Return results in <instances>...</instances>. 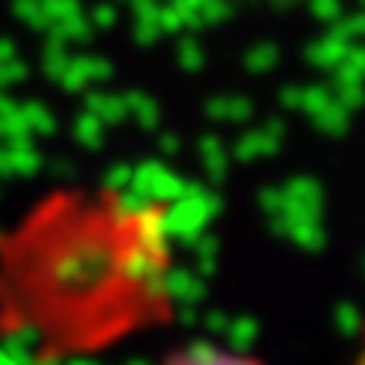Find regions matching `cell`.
<instances>
[{
  "mask_svg": "<svg viewBox=\"0 0 365 365\" xmlns=\"http://www.w3.org/2000/svg\"><path fill=\"white\" fill-rule=\"evenodd\" d=\"M105 196V210L41 220L0 287L4 335L27 341L38 362L115 355L176 314L180 267L163 203L132 217Z\"/></svg>",
  "mask_w": 365,
  "mask_h": 365,
  "instance_id": "1",
  "label": "cell"
},
{
  "mask_svg": "<svg viewBox=\"0 0 365 365\" xmlns=\"http://www.w3.org/2000/svg\"><path fill=\"white\" fill-rule=\"evenodd\" d=\"M159 365H271L264 362L261 355L244 352V349H230L220 341H186L176 345L173 352L159 359Z\"/></svg>",
  "mask_w": 365,
  "mask_h": 365,
  "instance_id": "2",
  "label": "cell"
},
{
  "mask_svg": "<svg viewBox=\"0 0 365 365\" xmlns=\"http://www.w3.org/2000/svg\"><path fill=\"white\" fill-rule=\"evenodd\" d=\"M132 186L149 196L153 203H173L176 196H182L190 190L176 173H170L166 166H156V163H145L139 170H132Z\"/></svg>",
  "mask_w": 365,
  "mask_h": 365,
  "instance_id": "3",
  "label": "cell"
},
{
  "mask_svg": "<svg viewBox=\"0 0 365 365\" xmlns=\"http://www.w3.org/2000/svg\"><path fill=\"white\" fill-rule=\"evenodd\" d=\"M281 135H284V122H281V118H274V122H267L264 129L244 132V135L237 139L234 153H237L240 159H254V156H267V153H277V145H281Z\"/></svg>",
  "mask_w": 365,
  "mask_h": 365,
  "instance_id": "4",
  "label": "cell"
},
{
  "mask_svg": "<svg viewBox=\"0 0 365 365\" xmlns=\"http://www.w3.org/2000/svg\"><path fill=\"white\" fill-rule=\"evenodd\" d=\"M112 78V65L108 61H102V58H81V61H71V65L65 68V85L71 91L78 88H88L91 81H105Z\"/></svg>",
  "mask_w": 365,
  "mask_h": 365,
  "instance_id": "5",
  "label": "cell"
},
{
  "mask_svg": "<svg viewBox=\"0 0 365 365\" xmlns=\"http://www.w3.org/2000/svg\"><path fill=\"white\" fill-rule=\"evenodd\" d=\"M345 51H349V44H345V41L335 38V34H325V38L312 41V44L304 48V58H308V65L322 68V71H335V68L341 65Z\"/></svg>",
  "mask_w": 365,
  "mask_h": 365,
  "instance_id": "6",
  "label": "cell"
},
{
  "mask_svg": "<svg viewBox=\"0 0 365 365\" xmlns=\"http://www.w3.org/2000/svg\"><path fill=\"white\" fill-rule=\"evenodd\" d=\"M125 98V115L135 118V125H143L145 132H156L159 122H163V108L153 95H145V91H125L122 95Z\"/></svg>",
  "mask_w": 365,
  "mask_h": 365,
  "instance_id": "7",
  "label": "cell"
},
{
  "mask_svg": "<svg viewBox=\"0 0 365 365\" xmlns=\"http://www.w3.org/2000/svg\"><path fill=\"white\" fill-rule=\"evenodd\" d=\"M207 115L217 122H247L254 115V105L244 95H217L207 102Z\"/></svg>",
  "mask_w": 365,
  "mask_h": 365,
  "instance_id": "8",
  "label": "cell"
},
{
  "mask_svg": "<svg viewBox=\"0 0 365 365\" xmlns=\"http://www.w3.org/2000/svg\"><path fill=\"white\" fill-rule=\"evenodd\" d=\"M312 122L322 135H345V132H349V122H352V112H349L341 102H335V95H331V98L312 115Z\"/></svg>",
  "mask_w": 365,
  "mask_h": 365,
  "instance_id": "9",
  "label": "cell"
},
{
  "mask_svg": "<svg viewBox=\"0 0 365 365\" xmlns=\"http://www.w3.org/2000/svg\"><path fill=\"white\" fill-rule=\"evenodd\" d=\"M88 112L95 118H102L105 125H118L125 122V98L122 95H112V91H91L88 95Z\"/></svg>",
  "mask_w": 365,
  "mask_h": 365,
  "instance_id": "10",
  "label": "cell"
},
{
  "mask_svg": "<svg viewBox=\"0 0 365 365\" xmlns=\"http://www.w3.org/2000/svg\"><path fill=\"white\" fill-rule=\"evenodd\" d=\"M159 38H163V27H159V4H153V7H143V11H135L132 41H135V44H143V48H149V44H156Z\"/></svg>",
  "mask_w": 365,
  "mask_h": 365,
  "instance_id": "11",
  "label": "cell"
},
{
  "mask_svg": "<svg viewBox=\"0 0 365 365\" xmlns=\"http://www.w3.org/2000/svg\"><path fill=\"white\" fill-rule=\"evenodd\" d=\"M277 61H281V51H277V44H271V41H261V44H254L244 54V68H247L250 75H267L271 68H277Z\"/></svg>",
  "mask_w": 365,
  "mask_h": 365,
  "instance_id": "12",
  "label": "cell"
},
{
  "mask_svg": "<svg viewBox=\"0 0 365 365\" xmlns=\"http://www.w3.org/2000/svg\"><path fill=\"white\" fill-rule=\"evenodd\" d=\"M200 156H203L207 173L213 180H220L223 173H227V149H223L220 135H203V139H200Z\"/></svg>",
  "mask_w": 365,
  "mask_h": 365,
  "instance_id": "13",
  "label": "cell"
},
{
  "mask_svg": "<svg viewBox=\"0 0 365 365\" xmlns=\"http://www.w3.org/2000/svg\"><path fill=\"white\" fill-rule=\"evenodd\" d=\"M328 34H335L341 38L345 44H355V41H365V11H355V14H341L339 21H331V31Z\"/></svg>",
  "mask_w": 365,
  "mask_h": 365,
  "instance_id": "14",
  "label": "cell"
},
{
  "mask_svg": "<svg viewBox=\"0 0 365 365\" xmlns=\"http://www.w3.org/2000/svg\"><path fill=\"white\" fill-rule=\"evenodd\" d=\"M335 78L345 81H365V44H349V51L335 68Z\"/></svg>",
  "mask_w": 365,
  "mask_h": 365,
  "instance_id": "15",
  "label": "cell"
},
{
  "mask_svg": "<svg viewBox=\"0 0 365 365\" xmlns=\"http://www.w3.org/2000/svg\"><path fill=\"white\" fill-rule=\"evenodd\" d=\"M75 135H78L81 145H88V149H98V145L105 143V122H102V118H95L91 112H85V115L75 122Z\"/></svg>",
  "mask_w": 365,
  "mask_h": 365,
  "instance_id": "16",
  "label": "cell"
},
{
  "mask_svg": "<svg viewBox=\"0 0 365 365\" xmlns=\"http://www.w3.org/2000/svg\"><path fill=\"white\" fill-rule=\"evenodd\" d=\"M331 95H335V102H341L349 112H355V108H362L365 105V81H345V78H335V88H331Z\"/></svg>",
  "mask_w": 365,
  "mask_h": 365,
  "instance_id": "17",
  "label": "cell"
},
{
  "mask_svg": "<svg viewBox=\"0 0 365 365\" xmlns=\"http://www.w3.org/2000/svg\"><path fill=\"white\" fill-rule=\"evenodd\" d=\"M180 68L182 71H203V65H207V54H203V48H200V44H196V41H180Z\"/></svg>",
  "mask_w": 365,
  "mask_h": 365,
  "instance_id": "18",
  "label": "cell"
},
{
  "mask_svg": "<svg viewBox=\"0 0 365 365\" xmlns=\"http://www.w3.org/2000/svg\"><path fill=\"white\" fill-rule=\"evenodd\" d=\"M230 14H234V4H230V0H207L203 11H200V24L203 27L223 24V21H230Z\"/></svg>",
  "mask_w": 365,
  "mask_h": 365,
  "instance_id": "19",
  "label": "cell"
},
{
  "mask_svg": "<svg viewBox=\"0 0 365 365\" xmlns=\"http://www.w3.org/2000/svg\"><path fill=\"white\" fill-rule=\"evenodd\" d=\"M203 4L207 0H170V7L176 14H180V21L182 27H190V31H200V11H203Z\"/></svg>",
  "mask_w": 365,
  "mask_h": 365,
  "instance_id": "20",
  "label": "cell"
},
{
  "mask_svg": "<svg viewBox=\"0 0 365 365\" xmlns=\"http://www.w3.org/2000/svg\"><path fill=\"white\" fill-rule=\"evenodd\" d=\"M328 98H331V88H325V85H308V88H301V112H304V115H314Z\"/></svg>",
  "mask_w": 365,
  "mask_h": 365,
  "instance_id": "21",
  "label": "cell"
},
{
  "mask_svg": "<svg viewBox=\"0 0 365 365\" xmlns=\"http://www.w3.org/2000/svg\"><path fill=\"white\" fill-rule=\"evenodd\" d=\"M308 11H312L314 21L331 24V21L341 17V0H308Z\"/></svg>",
  "mask_w": 365,
  "mask_h": 365,
  "instance_id": "22",
  "label": "cell"
},
{
  "mask_svg": "<svg viewBox=\"0 0 365 365\" xmlns=\"http://www.w3.org/2000/svg\"><path fill=\"white\" fill-rule=\"evenodd\" d=\"M129 182H132V166L122 163V166L105 173V193H118V190H125Z\"/></svg>",
  "mask_w": 365,
  "mask_h": 365,
  "instance_id": "23",
  "label": "cell"
},
{
  "mask_svg": "<svg viewBox=\"0 0 365 365\" xmlns=\"http://www.w3.org/2000/svg\"><path fill=\"white\" fill-rule=\"evenodd\" d=\"M61 34H65V38L85 41V38L91 34V27H88V21H85L81 14H71V17H65V27H61Z\"/></svg>",
  "mask_w": 365,
  "mask_h": 365,
  "instance_id": "24",
  "label": "cell"
},
{
  "mask_svg": "<svg viewBox=\"0 0 365 365\" xmlns=\"http://www.w3.org/2000/svg\"><path fill=\"white\" fill-rule=\"evenodd\" d=\"M91 21H95V27H105V31H112L118 21V7L115 4H98L95 7V14H91Z\"/></svg>",
  "mask_w": 365,
  "mask_h": 365,
  "instance_id": "25",
  "label": "cell"
},
{
  "mask_svg": "<svg viewBox=\"0 0 365 365\" xmlns=\"http://www.w3.org/2000/svg\"><path fill=\"white\" fill-rule=\"evenodd\" d=\"M159 27H163V34H176V31H182L180 14L173 11L170 4H159Z\"/></svg>",
  "mask_w": 365,
  "mask_h": 365,
  "instance_id": "26",
  "label": "cell"
},
{
  "mask_svg": "<svg viewBox=\"0 0 365 365\" xmlns=\"http://www.w3.org/2000/svg\"><path fill=\"white\" fill-rule=\"evenodd\" d=\"M281 108L301 112V88L298 85H284V88H281Z\"/></svg>",
  "mask_w": 365,
  "mask_h": 365,
  "instance_id": "27",
  "label": "cell"
},
{
  "mask_svg": "<svg viewBox=\"0 0 365 365\" xmlns=\"http://www.w3.org/2000/svg\"><path fill=\"white\" fill-rule=\"evenodd\" d=\"M159 149L163 153H176L180 149V135L176 132H159Z\"/></svg>",
  "mask_w": 365,
  "mask_h": 365,
  "instance_id": "28",
  "label": "cell"
},
{
  "mask_svg": "<svg viewBox=\"0 0 365 365\" xmlns=\"http://www.w3.org/2000/svg\"><path fill=\"white\" fill-rule=\"evenodd\" d=\"M51 11L65 14V17H71V14H78V0H54Z\"/></svg>",
  "mask_w": 365,
  "mask_h": 365,
  "instance_id": "29",
  "label": "cell"
},
{
  "mask_svg": "<svg viewBox=\"0 0 365 365\" xmlns=\"http://www.w3.org/2000/svg\"><path fill=\"white\" fill-rule=\"evenodd\" d=\"M125 4H129V7H132V14H135V11H143V7H153V4H163V0H125Z\"/></svg>",
  "mask_w": 365,
  "mask_h": 365,
  "instance_id": "30",
  "label": "cell"
},
{
  "mask_svg": "<svg viewBox=\"0 0 365 365\" xmlns=\"http://www.w3.org/2000/svg\"><path fill=\"white\" fill-rule=\"evenodd\" d=\"M51 54H54V58L48 61V65H51V71H54V68H61V65H65V58H61L65 51H51Z\"/></svg>",
  "mask_w": 365,
  "mask_h": 365,
  "instance_id": "31",
  "label": "cell"
},
{
  "mask_svg": "<svg viewBox=\"0 0 365 365\" xmlns=\"http://www.w3.org/2000/svg\"><path fill=\"white\" fill-rule=\"evenodd\" d=\"M352 365H365V349H362L359 355H355V362H352Z\"/></svg>",
  "mask_w": 365,
  "mask_h": 365,
  "instance_id": "32",
  "label": "cell"
},
{
  "mask_svg": "<svg viewBox=\"0 0 365 365\" xmlns=\"http://www.w3.org/2000/svg\"><path fill=\"white\" fill-rule=\"evenodd\" d=\"M359 4H362V11H365V0H359Z\"/></svg>",
  "mask_w": 365,
  "mask_h": 365,
  "instance_id": "33",
  "label": "cell"
},
{
  "mask_svg": "<svg viewBox=\"0 0 365 365\" xmlns=\"http://www.w3.org/2000/svg\"><path fill=\"white\" fill-rule=\"evenodd\" d=\"M294 4H298V0H294Z\"/></svg>",
  "mask_w": 365,
  "mask_h": 365,
  "instance_id": "34",
  "label": "cell"
}]
</instances>
